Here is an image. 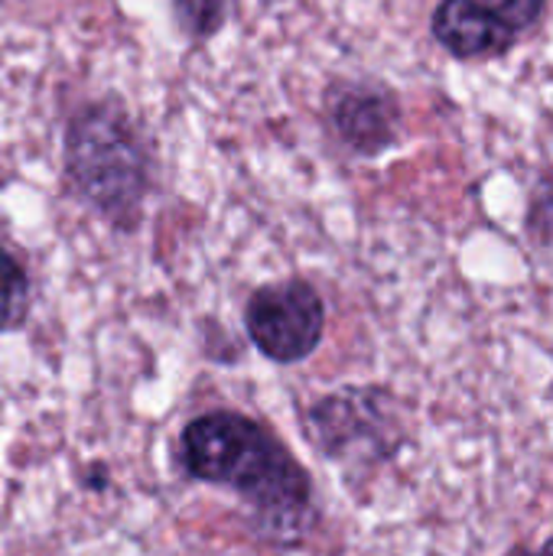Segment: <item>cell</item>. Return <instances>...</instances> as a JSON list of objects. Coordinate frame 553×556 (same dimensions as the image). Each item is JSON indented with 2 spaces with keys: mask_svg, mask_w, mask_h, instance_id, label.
<instances>
[{
  "mask_svg": "<svg viewBox=\"0 0 553 556\" xmlns=\"http://www.w3.org/2000/svg\"><path fill=\"white\" fill-rule=\"evenodd\" d=\"M183 466L192 479L241 492L264 528L287 538L310 511V479L303 466L254 420L215 410L183 430Z\"/></svg>",
  "mask_w": 553,
  "mask_h": 556,
  "instance_id": "cell-1",
  "label": "cell"
},
{
  "mask_svg": "<svg viewBox=\"0 0 553 556\" xmlns=\"http://www.w3.org/2000/svg\"><path fill=\"white\" fill-rule=\"evenodd\" d=\"M65 166L75 189L114 225L130 228L147 195V153L114 104L85 108L65 140Z\"/></svg>",
  "mask_w": 553,
  "mask_h": 556,
  "instance_id": "cell-2",
  "label": "cell"
},
{
  "mask_svg": "<svg viewBox=\"0 0 553 556\" xmlns=\"http://www.w3.org/2000/svg\"><path fill=\"white\" fill-rule=\"evenodd\" d=\"M544 10L548 0H440L433 36L456 59H492L515 49Z\"/></svg>",
  "mask_w": 553,
  "mask_h": 556,
  "instance_id": "cell-3",
  "label": "cell"
},
{
  "mask_svg": "<svg viewBox=\"0 0 553 556\" xmlns=\"http://www.w3.org/2000/svg\"><path fill=\"white\" fill-rule=\"evenodd\" d=\"M323 300L306 280L261 287L244 309L251 342L274 362H303L323 339Z\"/></svg>",
  "mask_w": 553,
  "mask_h": 556,
  "instance_id": "cell-4",
  "label": "cell"
},
{
  "mask_svg": "<svg viewBox=\"0 0 553 556\" xmlns=\"http://www.w3.org/2000/svg\"><path fill=\"white\" fill-rule=\"evenodd\" d=\"M326 114L336 137L359 156H378L398 140L401 108L381 85L336 81L326 91Z\"/></svg>",
  "mask_w": 553,
  "mask_h": 556,
  "instance_id": "cell-5",
  "label": "cell"
},
{
  "mask_svg": "<svg viewBox=\"0 0 553 556\" xmlns=\"http://www.w3.org/2000/svg\"><path fill=\"white\" fill-rule=\"evenodd\" d=\"M29 306V280L23 267L0 248V332L23 323Z\"/></svg>",
  "mask_w": 553,
  "mask_h": 556,
  "instance_id": "cell-6",
  "label": "cell"
},
{
  "mask_svg": "<svg viewBox=\"0 0 553 556\" xmlns=\"http://www.w3.org/2000/svg\"><path fill=\"white\" fill-rule=\"evenodd\" d=\"M173 13L183 33L192 39H209L225 23V0H173Z\"/></svg>",
  "mask_w": 553,
  "mask_h": 556,
  "instance_id": "cell-7",
  "label": "cell"
},
{
  "mask_svg": "<svg viewBox=\"0 0 553 556\" xmlns=\"http://www.w3.org/2000/svg\"><path fill=\"white\" fill-rule=\"evenodd\" d=\"M528 228H531V235H535L538 241L553 244V179L551 176L538 186V192H535V199H531Z\"/></svg>",
  "mask_w": 553,
  "mask_h": 556,
  "instance_id": "cell-8",
  "label": "cell"
},
{
  "mask_svg": "<svg viewBox=\"0 0 553 556\" xmlns=\"http://www.w3.org/2000/svg\"><path fill=\"white\" fill-rule=\"evenodd\" d=\"M541 556H553V538L544 544V547H541Z\"/></svg>",
  "mask_w": 553,
  "mask_h": 556,
  "instance_id": "cell-9",
  "label": "cell"
}]
</instances>
